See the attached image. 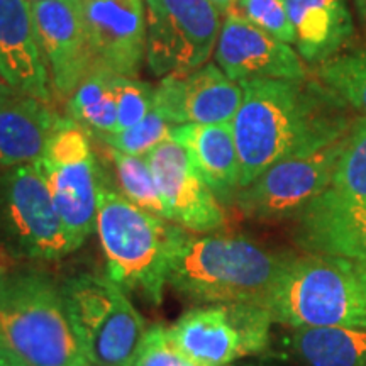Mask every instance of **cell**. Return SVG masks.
I'll return each instance as SVG.
<instances>
[{
	"label": "cell",
	"mask_w": 366,
	"mask_h": 366,
	"mask_svg": "<svg viewBox=\"0 0 366 366\" xmlns=\"http://www.w3.org/2000/svg\"><path fill=\"white\" fill-rule=\"evenodd\" d=\"M172 139L187 149L195 170L216 195L239 189L241 164L231 124H182Z\"/></svg>",
	"instance_id": "obj_19"
},
{
	"label": "cell",
	"mask_w": 366,
	"mask_h": 366,
	"mask_svg": "<svg viewBox=\"0 0 366 366\" xmlns=\"http://www.w3.org/2000/svg\"><path fill=\"white\" fill-rule=\"evenodd\" d=\"M46 182L53 205L76 248L84 244L97 227L99 189L102 182L95 154L70 162H49L41 158L34 163Z\"/></svg>",
	"instance_id": "obj_17"
},
{
	"label": "cell",
	"mask_w": 366,
	"mask_h": 366,
	"mask_svg": "<svg viewBox=\"0 0 366 366\" xmlns=\"http://www.w3.org/2000/svg\"><path fill=\"white\" fill-rule=\"evenodd\" d=\"M355 2H356V6H358L360 12L366 17V0H355Z\"/></svg>",
	"instance_id": "obj_33"
},
{
	"label": "cell",
	"mask_w": 366,
	"mask_h": 366,
	"mask_svg": "<svg viewBox=\"0 0 366 366\" xmlns=\"http://www.w3.org/2000/svg\"><path fill=\"white\" fill-rule=\"evenodd\" d=\"M0 345L22 366H90L61 287L38 272L0 274Z\"/></svg>",
	"instance_id": "obj_3"
},
{
	"label": "cell",
	"mask_w": 366,
	"mask_h": 366,
	"mask_svg": "<svg viewBox=\"0 0 366 366\" xmlns=\"http://www.w3.org/2000/svg\"><path fill=\"white\" fill-rule=\"evenodd\" d=\"M31 4H36V2H49V0H29ZM71 2H80V0H71Z\"/></svg>",
	"instance_id": "obj_34"
},
{
	"label": "cell",
	"mask_w": 366,
	"mask_h": 366,
	"mask_svg": "<svg viewBox=\"0 0 366 366\" xmlns=\"http://www.w3.org/2000/svg\"><path fill=\"white\" fill-rule=\"evenodd\" d=\"M94 68L136 76L146 54V0H81Z\"/></svg>",
	"instance_id": "obj_13"
},
{
	"label": "cell",
	"mask_w": 366,
	"mask_h": 366,
	"mask_svg": "<svg viewBox=\"0 0 366 366\" xmlns=\"http://www.w3.org/2000/svg\"><path fill=\"white\" fill-rule=\"evenodd\" d=\"M329 189L342 199L366 204V119L347 132Z\"/></svg>",
	"instance_id": "obj_24"
},
{
	"label": "cell",
	"mask_w": 366,
	"mask_h": 366,
	"mask_svg": "<svg viewBox=\"0 0 366 366\" xmlns=\"http://www.w3.org/2000/svg\"><path fill=\"white\" fill-rule=\"evenodd\" d=\"M219 9L210 0H146V59L157 76L192 73L216 51Z\"/></svg>",
	"instance_id": "obj_9"
},
{
	"label": "cell",
	"mask_w": 366,
	"mask_h": 366,
	"mask_svg": "<svg viewBox=\"0 0 366 366\" xmlns=\"http://www.w3.org/2000/svg\"><path fill=\"white\" fill-rule=\"evenodd\" d=\"M105 153L114 164L122 195L146 212L168 219L167 209H164L163 199L159 195L157 183H154L146 157H132V154L121 153L111 146L105 148Z\"/></svg>",
	"instance_id": "obj_23"
},
{
	"label": "cell",
	"mask_w": 366,
	"mask_h": 366,
	"mask_svg": "<svg viewBox=\"0 0 366 366\" xmlns=\"http://www.w3.org/2000/svg\"><path fill=\"white\" fill-rule=\"evenodd\" d=\"M0 347H2V345H0Z\"/></svg>",
	"instance_id": "obj_35"
},
{
	"label": "cell",
	"mask_w": 366,
	"mask_h": 366,
	"mask_svg": "<svg viewBox=\"0 0 366 366\" xmlns=\"http://www.w3.org/2000/svg\"><path fill=\"white\" fill-rule=\"evenodd\" d=\"M168 221L190 232H209L226 224V212L182 144L168 139L146 157Z\"/></svg>",
	"instance_id": "obj_11"
},
{
	"label": "cell",
	"mask_w": 366,
	"mask_h": 366,
	"mask_svg": "<svg viewBox=\"0 0 366 366\" xmlns=\"http://www.w3.org/2000/svg\"><path fill=\"white\" fill-rule=\"evenodd\" d=\"M319 75L322 84L342 102L366 114V49L327 59Z\"/></svg>",
	"instance_id": "obj_25"
},
{
	"label": "cell",
	"mask_w": 366,
	"mask_h": 366,
	"mask_svg": "<svg viewBox=\"0 0 366 366\" xmlns=\"http://www.w3.org/2000/svg\"><path fill=\"white\" fill-rule=\"evenodd\" d=\"M0 366H22L14 356L9 353L6 347H0Z\"/></svg>",
	"instance_id": "obj_31"
},
{
	"label": "cell",
	"mask_w": 366,
	"mask_h": 366,
	"mask_svg": "<svg viewBox=\"0 0 366 366\" xmlns=\"http://www.w3.org/2000/svg\"><path fill=\"white\" fill-rule=\"evenodd\" d=\"M242 102L231 126L241 164L239 189L283 158L320 149L350 132L345 104L307 80L241 81Z\"/></svg>",
	"instance_id": "obj_1"
},
{
	"label": "cell",
	"mask_w": 366,
	"mask_h": 366,
	"mask_svg": "<svg viewBox=\"0 0 366 366\" xmlns=\"http://www.w3.org/2000/svg\"><path fill=\"white\" fill-rule=\"evenodd\" d=\"M272 322L264 305L209 304L183 314L168 329V336L195 363L229 366L241 356L264 350Z\"/></svg>",
	"instance_id": "obj_8"
},
{
	"label": "cell",
	"mask_w": 366,
	"mask_h": 366,
	"mask_svg": "<svg viewBox=\"0 0 366 366\" xmlns=\"http://www.w3.org/2000/svg\"><path fill=\"white\" fill-rule=\"evenodd\" d=\"M46 65L58 95L70 100L76 86L94 70L81 0H49L31 4Z\"/></svg>",
	"instance_id": "obj_14"
},
{
	"label": "cell",
	"mask_w": 366,
	"mask_h": 366,
	"mask_svg": "<svg viewBox=\"0 0 366 366\" xmlns=\"http://www.w3.org/2000/svg\"><path fill=\"white\" fill-rule=\"evenodd\" d=\"M134 366H202L187 358L168 336V329L153 327L146 332L143 350Z\"/></svg>",
	"instance_id": "obj_29"
},
{
	"label": "cell",
	"mask_w": 366,
	"mask_h": 366,
	"mask_svg": "<svg viewBox=\"0 0 366 366\" xmlns=\"http://www.w3.org/2000/svg\"><path fill=\"white\" fill-rule=\"evenodd\" d=\"M61 295L90 365H136L146 327L121 285L112 278L84 273L63 283Z\"/></svg>",
	"instance_id": "obj_6"
},
{
	"label": "cell",
	"mask_w": 366,
	"mask_h": 366,
	"mask_svg": "<svg viewBox=\"0 0 366 366\" xmlns=\"http://www.w3.org/2000/svg\"><path fill=\"white\" fill-rule=\"evenodd\" d=\"M346 136L320 149L272 164L248 187L237 190V207L248 217L264 222L300 214L331 187Z\"/></svg>",
	"instance_id": "obj_10"
},
{
	"label": "cell",
	"mask_w": 366,
	"mask_h": 366,
	"mask_svg": "<svg viewBox=\"0 0 366 366\" xmlns=\"http://www.w3.org/2000/svg\"><path fill=\"white\" fill-rule=\"evenodd\" d=\"M16 94L17 92L12 90L11 86L6 84V80L0 76V102H4V100H7L9 97H12V95H16Z\"/></svg>",
	"instance_id": "obj_32"
},
{
	"label": "cell",
	"mask_w": 366,
	"mask_h": 366,
	"mask_svg": "<svg viewBox=\"0 0 366 366\" xmlns=\"http://www.w3.org/2000/svg\"><path fill=\"white\" fill-rule=\"evenodd\" d=\"M0 76L17 94L51 102L48 65L29 0H0Z\"/></svg>",
	"instance_id": "obj_16"
},
{
	"label": "cell",
	"mask_w": 366,
	"mask_h": 366,
	"mask_svg": "<svg viewBox=\"0 0 366 366\" xmlns=\"http://www.w3.org/2000/svg\"><path fill=\"white\" fill-rule=\"evenodd\" d=\"M214 54L219 68L239 84L258 79L304 80L307 75L290 46L236 14L224 21Z\"/></svg>",
	"instance_id": "obj_15"
},
{
	"label": "cell",
	"mask_w": 366,
	"mask_h": 366,
	"mask_svg": "<svg viewBox=\"0 0 366 366\" xmlns=\"http://www.w3.org/2000/svg\"><path fill=\"white\" fill-rule=\"evenodd\" d=\"M116 75L104 68H94L68 100L73 121L99 136L117 132V102L114 94Z\"/></svg>",
	"instance_id": "obj_22"
},
{
	"label": "cell",
	"mask_w": 366,
	"mask_h": 366,
	"mask_svg": "<svg viewBox=\"0 0 366 366\" xmlns=\"http://www.w3.org/2000/svg\"><path fill=\"white\" fill-rule=\"evenodd\" d=\"M292 347L307 366H366V326L295 329Z\"/></svg>",
	"instance_id": "obj_21"
},
{
	"label": "cell",
	"mask_w": 366,
	"mask_h": 366,
	"mask_svg": "<svg viewBox=\"0 0 366 366\" xmlns=\"http://www.w3.org/2000/svg\"><path fill=\"white\" fill-rule=\"evenodd\" d=\"M61 119L48 102L29 95L0 102V172L39 162Z\"/></svg>",
	"instance_id": "obj_18"
},
{
	"label": "cell",
	"mask_w": 366,
	"mask_h": 366,
	"mask_svg": "<svg viewBox=\"0 0 366 366\" xmlns=\"http://www.w3.org/2000/svg\"><path fill=\"white\" fill-rule=\"evenodd\" d=\"M114 94L117 102V132L143 121L153 109V89L131 76H114Z\"/></svg>",
	"instance_id": "obj_28"
},
{
	"label": "cell",
	"mask_w": 366,
	"mask_h": 366,
	"mask_svg": "<svg viewBox=\"0 0 366 366\" xmlns=\"http://www.w3.org/2000/svg\"><path fill=\"white\" fill-rule=\"evenodd\" d=\"M242 102V85L221 68L170 73L153 90V109L172 124H231Z\"/></svg>",
	"instance_id": "obj_12"
},
{
	"label": "cell",
	"mask_w": 366,
	"mask_h": 366,
	"mask_svg": "<svg viewBox=\"0 0 366 366\" xmlns=\"http://www.w3.org/2000/svg\"><path fill=\"white\" fill-rule=\"evenodd\" d=\"M288 256L242 236H195L180 226L167 285L195 304L264 305Z\"/></svg>",
	"instance_id": "obj_2"
},
{
	"label": "cell",
	"mask_w": 366,
	"mask_h": 366,
	"mask_svg": "<svg viewBox=\"0 0 366 366\" xmlns=\"http://www.w3.org/2000/svg\"><path fill=\"white\" fill-rule=\"evenodd\" d=\"M264 307L300 327L366 326V267L336 256H288Z\"/></svg>",
	"instance_id": "obj_4"
},
{
	"label": "cell",
	"mask_w": 366,
	"mask_h": 366,
	"mask_svg": "<svg viewBox=\"0 0 366 366\" xmlns=\"http://www.w3.org/2000/svg\"><path fill=\"white\" fill-rule=\"evenodd\" d=\"M0 249L44 263L76 249L34 163L0 172Z\"/></svg>",
	"instance_id": "obj_7"
},
{
	"label": "cell",
	"mask_w": 366,
	"mask_h": 366,
	"mask_svg": "<svg viewBox=\"0 0 366 366\" xmlns=\"http://www.w3.org/2000/svg\"><path fill=\"white\" fill-rule=\"evenodd\" d=\"M172 122H168L154 109H151V112L143 121L131 126L129 129L114 132V134H104L100 136V139L121 153L132 154V157H148L157 146L172 139Z\"/></svg>",
	"instance_id": "obj_26"
},
{
	"label": "cell",
	"mask_w": 366,
	"mask_h": 366,
	"mask_svg": "<svg viewBox=\"0 0 366 366\" xmlns=\"http://www.w3.org/2000/svg\"><path fill=\"white\" fill-rule=\"evenodd\" d=\"M229 14L241 16L282 43H295V29L283 0H239Z\"/></svg>",
	"instance_id": "obj_27"
},
{
	"label": "cell",
	"mask_w": 366,
	"mask_h": 366,
	"mask_svg": "<svg viewBox=\"0 0 366 366\" xmlns=\"http://www.w3.org/2000/svg\"><path fill=\"white\" fill-rule=\"evenodd\" d=\"M210 2H212L214 6L219 9V11L224 12L227 16V14L237 6V2H239V0H210Z\"/></svg>",
	"instance_id": "obj_30"
},
{
	"label": "cell",
	"mask_w": 366,
	"mask_h": 366,
	"mask_svg": "<svg viewBox=\"0 0 366 366\" xmlns=\"http://www.w3.org/2000/svg\"><path fill=\"white\" fill-rule=\"evenodd\" d=\"M299 53L310 63L334 58L353 34L345 0H283Z\"/></svg>",
	"instance_id": "obj_20"
},
{
	"label": "cell",
	"mask_w": 366,
	"mask_h": 366,
	"mask_svg": "<svg viewBox=\"0 0 366 366\" xmlns=\"http://www.w3.org/2000/svg\"><path fill=\"white\" fill-rule=\"evenodd\" d=\"M95 231L107 258L109 278L159 304L180 226L137 207L102 178Z\"/></svg>",
	"instance_id": "obj_5"
}]
</instances>
